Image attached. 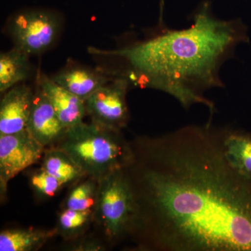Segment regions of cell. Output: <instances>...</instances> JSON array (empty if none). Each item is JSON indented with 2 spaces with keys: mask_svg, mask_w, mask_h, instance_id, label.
I'll list each match as a JSON object with an SVG mask.
<instances>
[{
  "mask_svg": "<svg viewBox=\"0 0 251 251\" xmlns=\"http://www.w3.org/2000/svg\"><path fill=\"white\" fill-rule=\"evenodd\" d=\"M223 147L229 166L251 184V133L225 128Z\"/></svg>",
  "mask_w": 251,
  "mask_h": 251,
  "instance_id": "7c38bea8",
  "label": "cell"
},
{
  "mask_svg": "<svg viewBox=\"0 0 251 251\" xmlns=\"http://www.w3.org/2000/svg\"><path fill=\"white\" fill-rule=\"evenodd\" d=\"M249 41L247 26L240 19L220 20L213 14L210 2L204 1L186 29L165 28L147 40L120 49L89 51L121 58L128 68L122 77L130 86L162 91L186 109L202 104L213 112L215 105L204 93L224 87L220 76L223 64L239 44Z\"/></svg>",
  "mask_w": 251,
  "mask_h": 251,
  "instance_id": "7a4b0ae2",
  "label": "cell"
},
{
  "mask_svg": "<svg viewBox=\"0 0 251 251\" xmlns=\"http://www.w3.org/2000/svg\"><path fill=\"white\" fill-rule=\"evenodd\" d=\"M41 168L57 178L64 186L78 181L86 176L67 153L56 147L46 149Z\"/></svg>",
  "mask_w": 251,
  "mask_h": 251,
  "instance_id": "9a60e30c",
  "label": "cell"
},
{
  "mask_svg": "<svg viewBox=\"0 0 251 251\" xmlns=\"http://www.w3.org/2000/svg\"><path fill=\"white\" fill-rule=\"evenodd\" d=\"M71 250L81 251H95L103 250L104 247L100 243L94 241L86 240L77 243L76 245L74 244Z\"/></svg>",
  "mask_w": 251,
  "mask_h": 251,
  "instance_id": "d6986e66",
  "label": "cell"
},
{
  "mask_svg": "<svg viewBox=\"0 0 251 251\" xmlns=\"http://www.w3.org/2000/svg\"><path fill=\"white\" fill-rule=\"evenodd\" d=\"M224 129L209 122L130 143L138 249L251 251V184L225 156Z\"/></svg>",
  "mask_w": 251,
  "mask_h": 251,
  "instance_id": "6da1fadb",
  "label": "cell"
},
{
  "mask_svg": "<svg viewBox=\"0 0 251 251\" xmlns=\"http://www.w3.org/2000/svg\"><path fill=\"white\" fill-rule=\"evenodd\" d=\"M46 148L27 129L12 134L0 135V189L1 197L16 175L38 163Z\"/></svg>",
  "mask_w": 251,
  "mask_h": 251,
  "instance_id": "52a82bcc",
  "label": "cell"
},
{
  "mask_svg": "<svg viewBox=\"0 0 251 251\" xmlns=\"http://www.w3.org/2000/svg\"><path fill=\"white\" fill-rule=\"evenodd\" d=\"M39 85L57 117L67 129L83 122L82 120L87 115L84 100L46 75H41Z\"/></svg>",
  "mask_w": 251,
  "mask_h": 251,
  "instance_id": "30bf717a",
  "label": "cell"
},
{
  "mask_svg": "<svg viewBox=\"0 0 251 251\" xmlns=\"http://www.w3.org/2000/svg\"><path fill=\"white\" fill-rule=\"evenodd\" d=\"M29 57L27 52L14 46L0 54V92L10 89L27 80L31 72Z\"/></svg>",
  "mask_w": 251,
  "mask_h": 251,
  "instance_id": "5bb4252c",
  "label": "cell"
},
{
  "mask_svg": "<svg viewBox=\"0 0 251 251\" xmlns=\"http://www.w3.org/2000/svg\"><path fill=\"white\" fill-rule=\"evenodd\" d=\"M138 218V206L125 168L99 181L94 221L110 242L130 237Z\"/></svg>",
  "mask_w": 251,
  "mask_h": 251,
  "instance_id": "277c9868",
  "label": "cell"
},
{
  "mask_svg": "<svg viewBox=\"0 0 251 251\" xmlns=\"http://www.w3.org/2000/svg\"><path fill=\"white\" fill-rule=\"evenodd\" d=\"M93 221L94 211L64 209L58 216L57 234L64 239H75L87 230Z\"/></svg>",
  "mask_w": 251,
  "mask_h": 251,
  "instance_id": "2e32d148",
  "label": "cell"
},
{
  "mask_svg": "<svg viewBox=\"0 0 251 251\" xmlns=\"http://www.w3.org/2000/svg\"><path fill=\"white\" fill-rule=\"evenodd\" d=\"M31 186L42 197H53L60 191L64 184L57 178L41 168L31 175Z\"/></svg>",
  "mask_w": 251,
  "mask_h": 251,
  "instance_id": "ac0fdd59",
  "label": "cell"
},
{
  "mask_svg": "<svg viewBox=\"0 0 251 251\" xmlns=\"http://www.w3.org/2000/svg\"><path fill=\"white\" fill-rule=\"evenodd\" d=\"M57 228H13L0 233V251H33L42 247L57 235Z\"/></svg>",
  "mask_w": 251,
  "mask_h": 251,
  "instance_id": "4fadbf2b",
  "label": "cell"
},
{
  "mask_svg": "<svg viewBox=\"0 0 251 251\" xmlns=\"http://www.w3.org/2000/svg\"><path fill=\"white\" fill-rule=\"evenodd\" d=\"M55 147L67 153L86 176L98 181L126 168L132 156L130 143L126 141L121 131L92 122H82L69 128Z\"/></svg>",
  "mask_w": 251,
  "mask_h": 251,
  "instance_id": "3957f363",
  "label": "cell"
},
{
  "mask_svg": "<svg viewBox=\"0 0 251 251\" xmlns=\"http://www.w3.org/2000/svg\"><path fill=\"white\" fill-rule=\"evenodd\" d=\"M51 79L85 102L96 91L112 80L98 69L75 64L68 66Z\"/></svg>",
  "mask_w": 251,
  "mask_h": 251,
  "instance_id": "8fae6325",
  "label": "cell"
},
{
  "mask_svg": "<svg viewBox=\"0 0 251 251\" xmlns=\"http://www.w3.org/2000/svg\"><path fill=\"white\" fill-rule=\"evenodd\" d=\"M26 129L46 150L55 147L68 130L57 117L39 84L37 90L34 92Z\"/></svg>",
  "mask_w": 251,
  "mask_h": 251,
  "instance_id": "ba28073f",
  "label": "cell"
},
{
  "mask_svg": "<svg viewBox=\"0 0 251 251\" xmlns=\"http://www.w3.org/2000/svg\"><path fill=\"white\" fill-rule=\"evenodd\" d=\"M130 86L125 77H115L92 94L85 102L92 123L121 131L129 120L126 94Z\"/></svg>",
  "mask_w": 251,
  "mask_h": 251,
  "instance_id": "8992f818",
  "label": "cell"
},
{
  "mask_svg": "<svg viewBox=\"0 0 251 251\" xmlns=\"http://www.w3.org/2000/svg\"><path fill=\"white\" fill-rule=\"evenodd\" d=\"M98 190V180L88 176V179L73 188L64 202V209L94 211Z\"/></svg>",
  "mask_w": 251,
  "mask_h": 251,
  "instance_id": "e0dca14e",
  "label": "cell"
},
{
  "mask_svg": "<svg viewBox=\"0 0 251 251\" xmlns=\"http://www.w3.org/2000/svg\"><path fill=\"white\" fill-rule=\"evenodd\" d=\"M61 29L60 18L45 10H29L16 14L9 25L14 46L29 55H37L52 47Z\"/></svg>",
  "mask_w": 251,
  "mask_h": 251,
  "instance_id": "5b68a950",
  "label": "cell"
},
{
  "mask_svg": "<svg viewBox=\"0 0 251 251\" xmlns=\"http://www.w3.org/2000/svg\"><path fill=\"white\" fill-rule=\"evenodd\" d=\"M34 95L30 87L25 84L6 92L0 103V135L26 129Z\"/></svg>",
  "mask_w": 251,
  "mask_h": 251,
  "instance_id": "9c48e42d",
  "label": "cell"
}]
</instances>
